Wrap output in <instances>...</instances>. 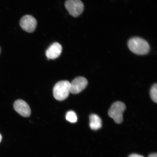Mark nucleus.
Segmentation results:
<instances>
[{
  "instance_id": "nucleus-14",
  "label": "nucleus",
  "mask_w": 157,
  "mask_h": 157,
  "mask_svg": "<svg viewBox=\"0 0 157 157\" xmlns=\"http://www.w3.org/2000/svg\"><path fill=\"white\" fill-rule=\"evenodd\" d=\"M2 140V136L1 133H0V143L1 142V140Z\"/></svg>"
},
{
  "instance_id": "nucleus-9",
  "label": "nucleus",
  "mask_w": 157,
  "mask_h": 157,
  "mask_svg": "<svg viewBox=\"0 0 157 157\" xmlns=\"http://www.w3.org/2000/svg\"><path fill=\"white\" fill-rule=\"evenodd\" d=\"M90 127L94 130H97L102 126L101 120L98 115L91 114L90 117Z\"/></svg>"
},
{
  "instance_id": "nucleus-10",
  "label": "nucleus",
  "mask_w": 157,
  "mask_h": 157,
  "mask_svg": "<svg viewBox=\"0 0 157 157\" xmlns=\"http://www.w3.org/2000/svg\"><path fill=\"white\" fill-rule=\"evenodd\" d=\"M66 119L71 123H74L77 121L78 118L77 115L74 111H70L66 114Z\"/></svg>"
},
{
  "instance_id": "nucleus-3",
  "label": "nucleus",
  "mask_w": 157,
  "mask_h": 157,
  "mask_svg": "<svg viewBox=\"0 0 157 157\" xmlns=\"http://www.w3.org/2000/svg\"><path fill=\"white\" fill-rule=\"evenodd\" d=\"M125 109L126 106L124 103L121 101L115 102L110 108L108 114L116 123L120 124L123 121V113Z\"/></svg>"
},
{
  "instance_id": "nucleus-4",
  "label": "nucleus",
  "mask_w": 157,
  "mask_h": 157,
  "mask_svg": "<svg viewBox=\"0 0 157 157\" xmlns=\"http://www.w3.org/2000/svg\"><path fill=\"white\" fill-rule=\"evenodd\" d=\"M65 6L70 15L74 17L82 14L84 9V5L80 0H67Z\"/></svg>"
},
{
  "instance_id": "nucleus-13",
  "label": "nucleus",
  "mask_w": 157,
  "mask_h": 157,
  "mask_svg": "<svg viewBox=\"0 0 157 157\" xmlns=\"http://www.w3.org/2000/svg\"><path fill=\"white\" fill-rule=\"evenodd\" d=\"M148 157H157L156 153H154V154H151L149 155Z\"/></svg>"
},
{
  "instance_id": "nucleus-6",
  "label": "nucleus",
  "mask_w": 157,
  "mask_h": 157,
  "mask_svg": "<svg viewBox=\"0 0 157 157\" xmlns=\"http://www.w3.org/2000/svg\"><path fill=\"white\" fill-rule=\"evenodd\" d=\"M88 84V81L85 78L78 77L70 83V92L72 94H78L84 90Z\"/></svg>"
},
{
  "instance_id": "nucleus-15",
  "label": "nucleus",
  "mask_w": 157,
  "mask_h": 157,
  "mask_svg": "<svg viewBox=\"0 0 157 157\" xmlns=\"http://www.w3.org/2000/svg\"><path fill=\"white\" fill-rule=\"evenodd\" d=\"M1 48H0V53H1Z\"/></svg>"
},
{
  "instance_id": "nucleus-11",
  "label": "nucleus",
  "mask_w": 157,
  "mask_h": 157,
  "mask_svg": "<svg viewBox=\"0 0 157 157\" xmlns=\"http://www.w3.org/2000/svg\"><path fill=\"white\" fill-rule=\"evenodd\" d=\"M150 95L151 99L152 101L157 103V85L154 84L150 90Z\"/></svg>"
},
{
  "instance_id": "nucleus-8",
  "label": "nucleus",
  "mask_w": 157,
  "mask_h": 157,
  "mask_svg": "<svg viewBox=\"0 0 157 157\" xmlns=\"http://www.w3.org/2000/svg\"><path fill=\"white\" fill-rule=\"evenodd\" d=\"M62 51L61 45L58 43H55L47 49L46 52V56L50 59H54L60 56Z\"/></svg>"
},
{
  "instance_id": "nucleus-7",
  "label": "nucleus",
  "mask_w": 157,
  "mask_h": 157,
  "mask_svg": "<svg viewBox=\"0 0 157 157\" xmlns=\"http://www.w3.org/2000/svg\"><path fill=\"white\" fill-rule=\"evenodd\" d=\"M13 107L17 113L25 117H28L31 115L30 107L26 102L22 100H18L15 102Z\"/></svg>"
},
{
  "instance_id": "nucleus-1",
  "label": "nucleus",
  "mask_w": 157,
  "mask_h": 157,
  "mask_svg": "<svg viewBox=\"0 0 157 157\" xmlns=\"http://www.w3.org/2000/svg\"><path fill=\"white\" fill-rule=\"evenodd\" d=\"M128 46L131 52L138 55H144L148 53L150 46L144 39L139 37H133L128 42Z\"/></svg>"
},
{
  "instance_id": "nucleus-2",
  "label": "nucleus",
  "mask_w": 157,
  "mask_h": 157,
  "mask_svg": "<svg viewBox=\"0 0 157 157\" xmlns=\"http://www.w3.org/2000/svg\"><path fill=\"white\" fill-rule=\"evenodd\" d=\"M70 83L67 80L60 81L54 86L53 94L55 99L62 101L68 97L70 92Z\"/></svg>"
},
{
  "instance_id": "nucleus-12",
  "label": "nucleus",
  "mask_w": 157,
  "mask_h": 157,
  "mask_svg": "<svg viewBox=\"0 0 157 157\" xmlns=\"http://www.w3.org/2000/svg\"><path fill=\"white\" fill-rule=\"evenodd\" d=\"M129 157H144L143 156L140 155H139L138 154H133L129 156Z\"/></svg>"
},
{
  "instance_id": "nucleus-5",
  "label": "nucleus",
  "mask_w": 157,
  "mask_h": 157,
  "mask_svg": "<svg viewBox=\"0 0 157 157\" xmlns=\"http://www.w3.org/2000/svg\"><path fill=\"white\" fill-rule=\"evenodd\" d=\"M37 23L36 19L30 15L24 16L20 21L21 28L28 33L34 32L36 29Z\"/></svg>"
}]
</instances>
